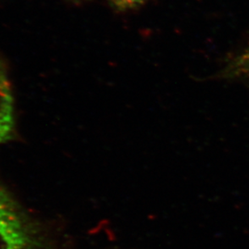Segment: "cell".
Masks as SVG:
<instances>
[{
	"label": "cell",
	"mask_w": 249,
	"mask_h": 249,
	"mask_svg": "<svg viewBox=\"0 0 249 249\" xmlns=\"http://www.w3.org/2000/svg\"><path fill=\"white\" fill-rule=\"evenodd\" d=\"M71 1L74 2H86L88 0H71Z\"/></svg>",
	"instance_id": "obj_4"
},
{
	"label": "cell",
	"mask_w": 249,
	"mask_h": 249,
	"mask_svg": "<svg viewBox=\"0 0 249 249\" xmlns=\"http://www.w3.org/2000/svg\"><path fill=\"white\" fill-rule=\"evenodd\" d=\"M150 1L151 0H106L112 8L118 12H130L139 9Z\"/></svg>",
	"instance_id": "obj_3"
},
{
	"label": "cell",
	"mask_w": 249,
	"mask_h": 249,
	"mask_svg": "<svg viewBox=\"0 0 249 249\" xmlns=\"http://www.w3.org/2000/svg\"><path fill=\"white\" fill-rule=\"evenodd\" d=\"M221 74L225 79L249 83V42L240 53L229 61Z\"/></svg>",
	"instance_id": "obj_2"
},
{
	"label": "cell",
	"mask_w": 249,
	"mask_h": 249,
	"mask_svg": "<svg viewBox=\"0 0 249 249\" xmlns=\"http://www.w3.org/2000/svg\"><path fill=\"white\" fill-rule=\"evenodd\" d=\"M0 249H31L18 211L0 186Z\"/></svg>",
	"instance_id": "obj_1"
}]
</instances>
